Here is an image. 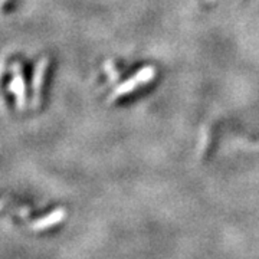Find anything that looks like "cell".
Wrapping results in <instances>:
<instances>
[{
	"instance_id": "6da1fadb",
	"label": "cell",
	"mask_w": 259,
	"mask_h": 259,
	"mask_svg": "<svg viewBox=\"0 0 259 259\" xmlns=\"http://www.w3.org/2000/svg\"><path fill=\"white\" fill-rule=\"evenodd\" d=\"M154 76H156V68L154 66H146V68L140 69L137 74L133 75L130 79H127L125 82L121 83L120 87H117L114 90L111 98H110V102L121 100L122 97L137 91L143 85H147L148 82H151Z\"/></svg>"
},
{
	"instance_id": "7a4b0ae2",
	"label": "cell",
	"mask_w": 259,
	"mask_h": 259,
	"mask_svg": "<svg viewBox=\"0 0 259 259\" xmlns=\"http://www.w3.org/2000/svg\"><path fill=\"white\" fill-rule=\"evenodd\" d=\"M216 136H218V128H216V122H209L206 124L202 130V134H200V151H199V156L200 158H207L209 154L212 153L213 147H214V143H216Z\"/></svg>"
}]
</instances>
